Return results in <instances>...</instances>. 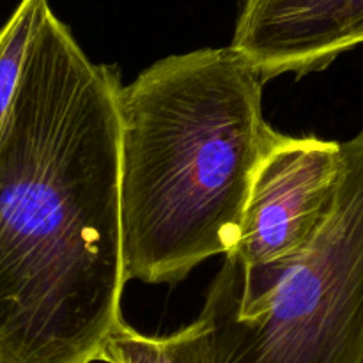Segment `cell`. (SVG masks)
Wrapping results in <instances>:
<instances>
[{"instance_id": "1", "label": "cell", "mask_w": 363, "mask_h": 363, "mask_svg": "<svg viewBox=\"0 0 363 363\" xmlns=\"http://www.w3.org/2000/svg\"><path fill=\"white\" fill-rule=\"evenodd\" d=\"M121 74L52 9L0 128V363H94L124 323Z\"/></svg>"}, {"instance_id": "5", "label": "cell", "mask_w": 363, "mask_h": 363, "mask_svg": "<svg viewBox=\"0 0 363 363\" xmlns=\"http://www.w3.org/2000/svg\"><path fill=\"white\" fill-rule=\"evenodd\" d=\"M363 45V0H240L230 48L264 82L305 77Z\"/></svg>"}, {"instance_id": "6", "label": "cell", "mask_w": 363, "mask_h": 363, "mask_svg": "<svg viewBox=\"0 0 363 363\" xmlns=\"http://www.w3.org/2000/svg\"><path fill=\"white\" fill-rule=\"evenodd\" d=\"M105 363H209V330L201 318L167 337H147L123 323L103 346Z\"/></svg>"}, {"instance_id": "3", "label": "cell", "mask_w": 363, "mask_h": 363, "mask_svg": "<svg viewBox=\"0 0 363 363\" xmlns=\"http://www.w3.org/2000/svg\"><path fill=\"white\" fill-rule=\"evenodd\" d=\"M340 156L328 220L259 311L204 301L209 363H363V128Z\"/></svg>"}, {"instance_id": "4", "label": "cell", "mask_w": 363, "mask_h": 363, "mask_svg": "<svg viewBox=\"0 0 363 363\" xmlns=\"http://www.w3.org/2000/svg\"><path fill=\"white\" fill-rule=\"evenodd\" d=\"M340 162V142L282 135L255 170L238 243L206 301L243 319L259 311L328 220Z\"/></svg>"}, {"instance_id": "2", "label": "cell", "mask_w": 363, "mask_h": 363, "mask_svg": "<svg viewBox=\"0 0 363 363\" xmlns=\"http://www.w3.org/2000/svg\"><path fill=\"white\" fill-rule=\"evenodd\" d=\"M264 84L225 46L165 57L121 85L126 280L181 282L236 247L255 170L284 135L262 116Z\"/></svg>"}, {"instance_id": "7", "label": "cell", "mask_w": 363, "mask_h": 363, "mask_svg": "<svg viewBox=\"0 0 363 363\" xmlns=\"http://www.w3.org/2000/svg\"><path fill=\"white\" fill-rule=\"evenodd\" d=\"M50 9L48 0H20L0 28V128L16 94L32 35Z\"/></svg>"}]
</instances>
